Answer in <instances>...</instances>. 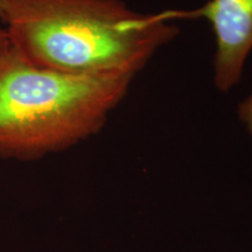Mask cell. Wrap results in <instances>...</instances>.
I'll list each match as a JSON object with an SVG mask.
<instances>
[{"mask_svg": "<svg viewBox=\"0 0 252 252\" xmlns=\"http://www.w3.org/2000/svg\"><path fill=\"white\" fill-rule=\"evenodd\" d=\"M14 58V49L5 27L0 25V74Z\"/></svg>", "mask_w": 252, "mask_h": 252, "instance_id": "4", "label": "cell"}, {"mask_svg": "<svg viewBox=\"0 0 252 252\" xmlns=\"http://www.w3.org/2000/svg\"><path fill=\"white\" fill-rule=\"evenodd\" d=\"M5 0H0V17H1V12H2V7H4Z\"/></svg>", "mask_w": 252, "mask_h": 252, "instance_id": "6", "label": "cell"}, {"mask_svg": "<svg viewBox=\"0 0 252 252\" xmlns=\"http://www.w3.org/2000/svg\"><path fill=\"white\" fill-rule=\"evenodd\" d=\"M166 21L206 19L213 28L214 83L220 93H229L241 82L245 61L252 49V0H208L190 11L160 12Z\"/></svg>", "mask_w": 252, "mask_h": 252, "instance_id": "3", "label": "cell"}, {"mask_svg": "<svg viewBox=\"0 0 252 252\" xmlns=\"http://www.w3.org/2000/svg\"><path fill=\"white\" fill-rule=\"evenodd\" d=\"M15 55L33 67L74 75H135L179 34L159 13L123 0H5Z\"/></svg>", "mask_w": 252, "mask_h": 252, "instance_id": "1", "label": "cell"}, {"mask_svg": "<svg viewBox=\"0 0 252 252\" xmlns=\"http://www.w3.org/2000/svg\"><path fill=\"white\" fill-rule=\"evenodd\" d=\"M237 113L249 133L252 134V93L238 104Z\"/></svg>", "mask_w": 252, "mask_h": 252, "instance_id": "5", "label": "cell"}, {"mask_svg": "<svg viewBox=\"0 0 252 252\" xmlns=\"http://www.w3.org/2000/svg\"><path fill=\"white\" fill-rule=\"evenodd\" d=\"M133 78L40 69L14 53L0 74V158L36 160L97 134Z\"/></svg>", "mask_w": 252, "mask_h": 252, "instance_id": "2", "label": "cell"}]
</instances>
